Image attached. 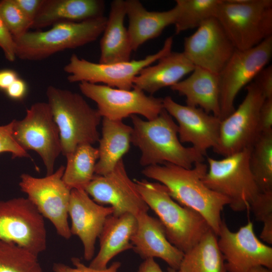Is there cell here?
Wrapping results in <instances>:
<instances>
[{"label":"cell","mask_w":272,"mask_h":272,"mask_svg":"<svg viewBox=\"0 0 272 272\" xmlns=\"http://www.w3.org/2000/svg\"><path fill=\"white\" fill-rule=\"evenodd\" d=\"M207 170V165L200 162L189 169L168 163L151 165L145 167L142 173L164 185L171 197L180 205L201 215L218 236L223 221L221 213L229 200L203 183Z\"/></svg>","instance_id":"1"},{"label":"cell","mask_w":272,"mask_h":272,"mask_svg":"<svg viewBox=\"0 0 272 272\" xmlns=\"http://www.w3.org/2000/svg\"><path fill=\"white\" fill-rule=\"evenodd\" d=\"M130 117L132 123L131 143L141 152V165L168 163L189 169L203 161L202 154L180 142L177 124L165 110L152 120H143L137 115Z\"/></svg>","instance_id":"2"},{"label":"cell","mask_w":272,"mask_h":272,"mask_svg":"<svg viewBox=\"0 0 272 272\" xmlns=\"http://www.w3.org/2000/svg\"><path fill=\"white\" fill-rule=\"evenodd\" d=\"M134 181L149 209L158 217L168 240L184 253L211 229L198 213L174 200L164 185L145 179Z\"/></svg>","instance_id":"3"},{"label":"cell","mask_w":272,"mask_h":272,"mask_svg":"<svg viewBox=\"0 0 272 272\" xmlns=\"http://www.w3.org/2000/svg\"><path fill=\"white\" fill-rule=\"evenodd\" d=\"M46 96L53 119L58 126L61 153L66 157L78 146L99 141L102 117L80 94L49 86Z\"/></svg>","instance_id":"4"},{"label":"cell","mask_w":272,"mask_h":272,"mask_svg":"<svg viewBox=\"0 0 272 272\" xmlns=\"http://www.w3.org/2000/svg\"><path fill=\"white\" fill-rule=\"evenodd\" d=\"M107 19L103 16L79 22H61L46 31H28L14 38L16 57L41 60L65 49L91 43L103 33Z\"/></svg>","instance_id":"5"},{"label":"cell","mask_w":272,"mask_h":272,"mask_svg":"<svg viewBox=\"0 0 272 272\" xmlns=\"http://www.w3.org/2000/svg\"><path fill=\"white\" fill-rule=\"evenodd\" d=\"M215 18L236 50L272 36L271 0H222Z\"/></svg>","instance_id":"6"},{"label":"cell","mask_w":272,"mask_h":272,"mask_svg":"<svg viewBox=\"0 0 272 272\" xmlns=\"http://www.w3.org/2000/svg\"><path fill=\"white\" fill-rule=\"evenodd\" d=\"M252 148L217 160L209 157V169L203 182L210 189L229 200V206L236 212L250 209L260 193L251 172L249 159Z\"/></svg>","instance_id":"7"},{"label":"cell","mask_w":272,"mask_h":272,"mask_svg":"<svg viewBox=\"0 0 272 272\" xmlns=\"http://www.w3.org/2000/svg\"><path fill=\"white\" fill-rule=\"evenodd\" d=\"M172 37H168L162 48L154 54L139 60L110 63L94 62L73 54L64 71L69 74L67 80L71 83L86 82L103 83L110 87L129 90L140 72L172 51Z\"/></svg>","instance_id":"8"},{"label":"cell","mask_w":272,"mask_h":272,"mask_svg":"<svg viewBox=\"0 0 272 272\" xmlns=\"http://www.w3.org/2000/svg\"><path fill=\"white\" fill-rule=\"evenodd\" d=\"M13 134L24 150H33L41 158L46 175L54 172L55 161L61 153L59 131L48 104L37 102L26 110L21 120L13 119Z\"/></svg>","instance_id":"9"},{"label":"cell","mask_w":272,"mask_h":272,"mask_svg":"<svg viewBox=\"0 0 272 272\" xmlns=\"http://www.w3.org/2000/svg\"><path fill=\"white\" fill-rule=\"evenodd\" d=\"M64 169L61 166L42 178L23 173L19 185L44 218L51 222L57 233L69 239L72 236L68 222L72 189L62 180Z\"/></svg>","instance_id":"10"},{"label":"cell","mask_w":272,"mask_h":272,"mask_svg":"<svg viewBox=\"0 0 272 272\" xmlns=\"http://www.w3.org/2000/svg\"><path fill=\"white\" fill-rule=\"evenodd\" d=\"M0 240L13 242L37 256L46 250L44 217L27 198L0 200Z\"/></svg>","instance_id":"11"},{"label":"cell","mask_w":272,"mask_h":272,"mask_svg":"<svg viewBox=\"0 0 272 272\" xmlns=\"http://www.w3.org/2000/svg\"><path fill=\"white\" fill-rule=\"evenodd\" d=\"M239 107L221 120L218 144L213 151L224 157L252 148L261 134L259 113L265 98L253 82Z\"/></svg>","instance_id":"12"},{"label":"cell","mask_w":272,"mask_h":272,"mask_svg":"<svg viewBox=\"0 0 272 272\" xmlns=\"http://www.w3.org/2000/svg\"><path fill=\"white\" fill-rule=\"evenodd\" d=\"M79 86L84 95L96 102L97 110L103 118L122 120L133 115H141L150 120L164 109L163 98L148 96L135 87L126 90L86 82L79 83Z\"/></svg>","instance_id":"13"},{"label":"cell","mask_w":272,"mask_h":272,"mask_svg":"<svg viewBox=\"0 0 272 272\" xmlns=\"http://www.w3.org/2000/svg\"><path fill=\"white\" fill-rule=\"evenodd\" d=\"M272 55V36L246 50H235L219 74L220 84V119L235 109V98L269 61Z\"/></svg>","instance_id":"14"},{"label":"cell","mask_w":272,"mask_h":272,"mask_svg":"<svg viewBox=\"0 0 272 272\" xmlns=\"http://www.w3.org/2000/svg\"><path fill=\"white\" fill-rule=\"evenodd\" d=\"M217 237L227 272H247L256 266L272 269V248L257 237L251 222L232 232L223 220Z\"/></svg>","instance_id":"15"},{"label":"cell","mask_w":272,"mask_h":272,"mask_svg":"<svg viewBox=\"0 0 272 272\" xmlns=\"http://www.w3.org/2000/svg\"><path fill=\"white\" fill-rule=\"evenodd\" d=\"M84 190L97 203L110 205L115 216L130 213L136 217L149 210L134 181L129 177L123 159L108 174L95 175Z\"/></svg>","instance_id":"16"},{"label":"cell","mask_w":272,"mask_h":272,"mask_svg":"<svg viewBox=\"0 0 272 272\" xmlns=\"http://www.w3.org/2000/svg\"><path fill=\"white\" fill-rule=\"evenodd\" d=\"M235 50L217 19L213 17L184 38L182 52L194 66L219 75Z\"/></svg>","instance_id":"17"},{"label":"cell","mask_w":272,"mask_h":272,"mask_svg":"<svg viewBox=\"0 0 272 272\" xmlns=\"http://www.w3.org/2000/svg\"><path fill=\"white\" fill-rule=\"evenodd\" d=\"M164 109L177 122L181 143H189L206 156L208 149L216 147L221 119L201 108L181 105L170 96L163 99Z\"/></svg>","instance_id":"18"},{"label":"cell","mask_w":272,"mask_h":272,"mask_svg":"<svg viewBox=\"0 0 272 272\" xmlns=\"http://www.w3.org/2000/svg\"><path fill=\"white\" fill-rule=\"evenodd\" d=\"M111 207L94 201L84 189H72L69 207L71 232L78 236L83 246L85 260L94 256L95 244L107 218L113 214Z\"/></svg>","instance_id":"19"},{"label":"cell","mask_w":272,"mask_h":272,"mask_svg":"<svg viewBox=\"0 0 272 272\" xmlns=\"http://www.w3.org/2000/svg\"><path fill=\"white\" fill-rule=\"evenodd\" d=\"M137 228L131 239L133 250L144 259L158 258L169 267L179 269L184 253L168 240L160 220L143 213L137 216Z\"/></svg>","instance_id":"20"},{"label":"cell","mask_w":272,"mask_h":272,"mask_svg":"<svg viewBox=\"0 0 272 272\" xmlns=\"http://www.w3.org/2000/svg\"><path fill=\"white\" fill-rule=\"evenodd\" d=\"M137 219L130 213L111 215L106 220L99 236L100 248L89 266L98 269L108 267L115 256L132 249L131 239L136 231Z\"/></svg>","instance_id":"21"},{"label":"cell","mask_w":272,"mask_h":272,"mask_svg":"<svg viewBox=\"0 0 272 272\" xmlns=\"http://www.w3.org/2000/svg\"><path fill=\"white\" fill-rule=\"evenodd\" d=\"M170 88L185 97L186 105L200 108L207 113L220 118V84L219 75L195 66L187 78L181 80Z\"/></svg>","instance_id":"22"},{"label":"cell","mask_w":272,"mask_h":272,"mask_svg":"<svg viewBox=\"0 0 272 272\" xmlns=\"http://www.w3.org/2000/svg\"><path fill=\"white\" fill-rule=\"evenodd\" d=\"M125 3L129 21L127 29L132 51L159 36L167 27L175 22L177 11L175 6L164 11H149L138 0H126Z\"/></svg>","instance_id":"23"},{"label":"cell","mask_w":272,"mask_h":272,"mask_svg":"<svg viewBox=\"0 0 272 272\" xmlns=\"http://www.w3.org/2000/svg\"><path fill=\"white\" fill-rule=\"evenodd\" d=\"M101 0H43L31 29H40L61 22H79L103 16Z\"/></svg>","instance_id":"24"},{"label":"cell","mask_w":272,"mask_h":272,"mask_svg":"<svg viewBox=\"0 0 272 272\" xmlns=\"http://www.w3.org/2000/svg\"><path fill=\"white\" fill-rule=\"evenodd\" d=\"M182 52L171 51L153 65L143 69L135 78L133 87L153 94L174 85L194 69Z\"/></svg>","instance_id":"25"},{"label":"cell","mask_w":272,"mask_h":272,"mask_svg":"<svg viewBox=\"0 0 272 272\" xmlns=\"http://www.w3.org/2000/svg\"><path fill=\"white\" fill-rule=\"evenodd\" d=\"M125 1L114 0L100 40L99 62L110 63L130 60L132 51L127 29L124 26Z\"/></svg>","instance_id":"26"},{"label":"cell","mask_w":272,"mask_h":272,"mask_svg":"<svg viewBox=\"0 0 272 272\" xmlns=\"http://www.w3.org/2000/svg\"><path fill=\"white\" fill-rule=\"evenodd\" d=\"M102 135L99 140V158L95 174L105 175L111 172L129 151L132 127L122 120L103 118Z\"/></svg>","instance_id":"27"},{"label":"cell","mask_w":272,"mask_h":272,"mask_svg":"<svg viewBox=\"0 0 272 272\" xmlns=\"http://www.w3.org/2000/svg\"><path fill=\"white\" fill-rule=\"evenodd\" d=\"M218 237L209 230L199 242L184 253L181 272H227L218 245Z\"/></svg>","instance_id":"28"},{"label":"cell","mask_w":272,"mask_h":272,"mask_svg":"<svg viewBox=\"0 0 272 272\" xmlns=\"http://www.w3.org/2000/svg\"><path fill=\"white\" fill-rule=\"evenodd\" d=\"M98 158V148L88 144L78 146L66 157L63 182L71 189H85L95 175V167Z\"/></svg>","instance_id":"29"},{"label":"cell","mask_w":272,"mask_h":272,"mask_svg":"<svg viewBox=\"0 0 272 272\" xmlns=\"http://www.w3.org/2000/svg\"><path fill=\"white\" fill-rule=\"evenodd\" d=\"M222 0H176L174 24L176 34L197 28L205 21L216 17Z\"/></svg>","instance_id":"30"},{"label":"cell","mask_w":272,"mask_h":272,"mask_svg":"<svg viewBox=\"0 0 272 272\" xmlns=\"http://www.w3.org/2000/svg\"><path fill=\"white\" fill-rule=\"evenodd\" d=\"M249 165L260 192L272 191V131L262 133L253 146Z\"/></svg>","instance_id":"31"},{"label":"cell","mask_w":272,"mask_h":272,"mask_svg":"<svg viewBox=\"0 0 272 272\" xmlns=\"http://www.w3.org/2000/svg\"><path fill=\"white\" fill-rule=\"evenodd\" d=\"M0 272H43L38 256L12 242L0 240Z\"/></svg>","instance_id":"32"},{"label":"cell","mask_w":272,"mask_h":272,"mask_svg":"<svg viewBox=\"0 0 272 272\" xmlns=\"http://www.w3.org/2000/svg\"><path fill=\"white\" fill-rule=\"evenodd\" d=\"M0 16L13 38L22 36L31 29V23L14 0L0 1Z\"/></svg>","instance_id":"33"},{"label":"cell","mask_w":272,"mask_h":272,"mask_svg":"<svg viewBox=\"0 0 272 272\" xmlns=\"http://www.w3.org/2000/svg\"><path fill=\"white\" fill-rule=\"evenodd\" d=\"M250 209L253 213L255 219L263 224L260 238L271 245L272 191L260 192L251 203Z\"/></svg>","instance_id":"34"},{"label":"cell","mask_w":272,"mask_h":272,"mask_svg":"<svg viewBox=\"0 0 272 272\" xmlns=\"http://www.w3.org/2000/svg\"><path fill=\"white\" fill-rule=\"evenodd\" d=\"M13 121L0 125V154L9 153L13 158L30 157L26 151L15 141L13 134Z\"/></svg>","instance_id":"35"},{"label":"cell","mask_w":272,"mask_h":272,"mask_svg":"<svg viewBox=\"0 0 272 272\" xmlns=\"http://www.w3.org/2000/svg\"><path fill=\"white\" fill-rule=\"evenodd\" d=\"M74 267L70 266L60 262H55L52 266L54 272H120L119 269L121 267V263L117 261L107 268L103 269H98L86 265L80 258L74 257L71 258Z\"/></svg>","instance_id":"36"},{"label":"cell","mask_w":272,"mask_h":272,"mask_svg":"<svg viewBox=\"0 0 272 272\" xmlns=\"http://www.w3.org/2000/svg\"><path fill=\"white\" fill-rule=\"evenodd\" d=\"M0 48L6 58L10 62L15 60V46L14 38L0 16Z\"/></svg>","instance_id":"37"},{"label":"cell","mask_w":272,"mask_h":272,"mask_svg":"<svg viewBox=\"0 0 272 272\" xmlns=\"http://www.w3.org/2000/svg\"><path fill=\"white\" fill-rule=\"evenodd\" d=\"M254 83L265 99L272 98V66L263 68L255 78Z\"/></svg>","instance_id":"38"},{"label":"cell","mask_w":272,"mask_h":272,"mask_svg":"<svg viewBox=\"0 0 272 272\" xmlns=\"http://www.w3.org/2000/svg\"><path fill=\"white\" fill-rule=\"evenodd\" d=\"M259 123L262 133L272 131V98L265 99L260 108Z\"/></svg>","instance_id":"39"},{"label":"cell","mask_w":272,"mask_h":272,"mask_svg":"<svg viewBox=\"0 0 272 272\" xmlns=\"http://www.w3.org/2000/svg\"><path fill=\"white\" fill-rule=\"evenodd\" d=\"M14 1L32 25L41 6L43 0Z\"/></svg>","instance_id":"40"},{"label":"cell","mask_w":272,"mask_h":272,"mask_svg":"<svg viewBox=\"0 0 272 272\" xmlns=\"http://www.w3.org/2000/svg\"><path fill=\"white\" fill-rule=\"evenodd\" d=\"M27 85L23 80L18 78L5 91L7 95L15 100H21L26 96Z\"/></svg>","instance_id":"41"},{"label":"cell","mask_w":272,"mask_h":272,"mask_svg":"<svg viewBox=\"0 0 272 272\" xmlns=\"http://www.w3.org/2000/svg\"><path fill=\"white\" fill-rule=\"evenodd\" d=\"M16 71L11 69L0 70V90L5 91L18 78Z\"/></svg>","instance_id":"42"},{"label":"cell","mask_w":272,"mask_h":272,"mask_svg":"<svg viewBox=\"0 0 272 272\" xmlns=\"http://www.w3.org/2000/svg\"><path fill=\"white\" fill-rule=\"evenodd\" d=\"M137 272H165L154 258H148L140 265Z\"/></svg>","instance_id":"43"},{"label":"cell","mask_w":272,"mask_h":272,"mask_svg":"<svg viewBox=\"0 0 272 272\" xmlns=\"http://www.w3.org/2000/svg\"><path fill=\"white\" fill-rule=\"evenodd\" d=\"M247 272H272V269L263 266H256L250 268Z\"/></svg>","instance_id":"44"},{"label":"cell","mask_w":272,"mask_h":272,"mask_svg":"<svg viewBox=\"0 0 272 272\" xmlns=\"http://www.w3.org/2000/svg\"><path fill=\"white\" fill-rule=\"evenodd\" d=\"M167 272H181L179 269H174L170 267L168 268Z\"/></svg>","instance_id":"45"}]
</instances>
